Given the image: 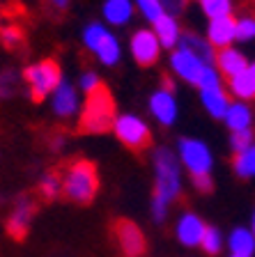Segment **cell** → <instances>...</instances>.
Segmentation results:
<instances>
[{
	"instance_id": "1",
	"label": "cell",
	"mask_w": 255,
	"mask_h": 257,
	"mask_svg": "<svg viewBox=\"0 0 255 257\" xmlns=\"http://www.w3.org/2000/svg\"><path fill=\"white\" fill-rule=\"evenodd\" d=\"M152 166H154V193L149 211L156 223H163L170 204L177 202L182 195V163L173 150L156 147L152 154Z\"/></svg>"
},
{
	"instance_id": "2",
	"label": "cell",
	"mask_w": 255,
	"mask_h": 257,
	"mask_svg": "<svg viewBox=\"0 0 255 257\" xmlns=\"http://www.w3.org/2000/svg\"><path fill=\"white\" fill-rule=\"evenodd\" d=\"M117 117L115 99L106 85H101L97 92L85 94L83 106L78 112V131L90 136H101L113 131V122Z\"/></svg>"
},
{
	"instance_id": "3",
	"label": "cell",
	"mask_w": 255,
	"mask_h": 257,
	"mask_svg": "<svg viewBox=\"0 0 255 257\" xmlns=\"http://www.w3.org/2000/svg\"><path fill=\"white\" fill-rule=\"evenodd\" d=\"M99 186V170L90 159H74L62 170V195L74 204H90Z\"/></svg>"
},
{
	"instance_id": "4",
	"label": "cell",
	"mask_w": 255,
	"mask_h": 257,
	"mask_svg": "<svg viewBox=\"0 0 255 257\" xmlns=\"http://www.w3.org/2000/svg\"><path fill=\"white\" fill-rule=\"evenodd\" d=\"M80 42H83L85 51L95 53V58L104 67H115L122 60V44L106 28V23H101V21L88 23L83 28V32H80Z\"/></svg>"
},
{
	"instance_id": "5",
	"label": "cell",
	"mask_w": 255,
	"mask_h": 257,
	"mask_svg": "<svg viewBox=\"0 0 255 257\" xmlns=\"http://www.w3.org/2000/svg\"><path fill=\"white\" fill-rule=\"evenodd\" d=\"M23 80H26L32 101H44L62 83V69L53 58H44L28 64L23 69Z\"/></svg>"
},
{
	"instance_id": "6",
	"label": "cell",
	"mask_w": 255,
	"mask_h": 257,
	"mask_svg": "<svg viewBox=\"0 0 255 257\" xmlns=\"http://www.w3.org/2000/svg\"><path fill=\"white\" fill-rule=\"evenodd\" d=\"M113 134L131 152H143L152 145V131L147 122L133 112H120L113 122Z\"/></svg>"
},
{
	"instance_id": "7",
	"label": "cell",
	"mask_w": 255,
	"mask_h": 257,
	"mask_svg": "<svg viewBox=\"0 0 255 257\" xmlns=\"http://www.w3.org/2000/svg\"><path fill=\"white\" fill-rule=\"evenodd\" d=\"M177 159L186 168V172L191 177L209 175L214 166V156L209 147L198 138H180L177 143Z\"/></svg>"
},
{
	"instance_id": "8",
	"label": "cell",
	"mask_w": 255,
	"mask_h": 257,
	"mask_svg": "<svg viewBox=\"0 0 255 257\" xmlns=\"http://www.w3.org/2000/svg\"><path fill=\"white\" fill-rule=\"evenodd\" d=\"M161 46L159 37L152 28H138V30L131 32V39H129V53H131L133 62L140 64V67H152V64L159 62L161 58Z\"/></svg>"
},
{
	"instance_id": "9",
	"label": "cell",
	"mask_w": 255,
	"mask_h": 257,
	"mask_svg": "<svg viewBox=\"0 0 255 257\" xmlns=\"http://www.w3.org/2000/svg\"><path fill=\"white\" fill-rule=\"evenodd\" d=\"M113 236L124 257H140L147 250V241L138 225L129 218H117L113 225Z\"/></svg>"
},
{
	"instance_id": "10",
	"label": "cell",
	"mask_w": 255,
	"mask_h": 257,
	"mask_svg": "<svg viewBox=\"0 0 255 257\" xmlns=\"http://www.w3.org/2000/svg\"><path fill=\"white\" fill-rule=\"evenodd\" d=\"M205 67L207 62H202L198 55H193L191 51H184V48H175L170 51V69L177 78H182L189 85H200V78L205 74Z\"/></svg>"
},
{
	"instance_id": "11",
	"label": "cell",
	"mask_w": 255,
	"mask_h": 257,
	"mask_svg": "<svg viewBox=\"0 0 255 257\" xmlns=\"http://www.w3.org/2000/svg\"><path fill=\"white\" fill-rule=\"evenodd\" d=\"M48 99H51V110H53V115L60 117V119L76 117V115L80 112V106H83L80 94H78V87L71 85L69 80H64V78Z\"/></svg>"
},
{
	"instance_id": "12",
	"label": "cell",
	"mask_w": 255,
	"mask_h": 257,
	"mask_svg": "<svg viewBox=\"0 0 255 257\" xmlns=\"http://www.w3.org/2000/svg\"><path fill=\"white\" fill-rule=\"evenodd\" d=\"M35 202H32L30 195H21L16 200V204L12 207L10 216H7V232H10L12 239L16 241H23L30 232V225H32V218H35Z\"/></svg>"
},
{
	"instance_id": "13",
	"label": "cell",
	"mask_w": 255,
	"mask_h": 257,
	"mask_svg": "<svg viewBox=\"0 0 255 257\" xmlns=\"http://www.w3.org/2000/svg\"><path fill=\"white\" fill-rule=\"evenodd\" d=\"M149 115L161 124V126H173L177 122V112H180V106H177V99L173 94V90H165V87H159L149 94Z\"/></svg>"
},
{
	"instance_id": "14",
	"label": "cell",
	"mask_w": 255,
	"mask_h": 257,
	"mask_svg": "<svg viewBox=\"0 0 255 257\" xmlns=\"http://www.w3.org/2000/svg\"><path fill=\"white\" fill-rule=\"evenodd\" d=\"M205 232H207L205 220H202L198 214H193V211H184V214L180 216V220H177V227H175L177 241H180L182 246H186V248L200 246Z\"/></svg>"
},
{
	"instance_id": "15",
	"label": "cell",
	"mask_w": 255,
	"mask_h": 257,
	"mask_svg": "<svg viewBox=\"0 0 255 257\" xmlns=\"http://www.w3.org/2000/svg\"><path fill=\"white\" fill-rule=\"evenodd\" d=\"M207 42L216 51L232 46V42H237V19H232V16L212 19L207 26Z\"/></svg>"
},
{
	"instance_id": "16",
	"label": "cell",
	"mask_w": 255,
	"mask_h": 257,
	"mask_svg": "<svg viewBox=\"0 0 255 257\" xmlns=\"http://www.w3.org/2000/svg\"><path fill=\"white\" fill-rule=\"evenodd\" d=\"M136 3L133 0H104L101 5V19L113 28H122L133 19Z\"/></svg>"
},
{
	"instance_id": "17",
	"label": "cell",
	"mask_w": 255,
	"mask_h": 257,
	"mask_svg": "<svg viewBox=\"0 0 255 257\" xmlns=\"http://www.w3.org/2000/svg\"><path fill=\"white\" fill-rule=\"evenodd\" d=\"M216 69L221 71V76L232 78V76H237V74L248 69V62H246L241 51H237L234 46H228V48L216 51Z\"/></svg>"
},
{
	"instance_id": "18",
	"label": "cell",
	"mask_w": 255,
	"mask_h": 257,
	"mask_svg": "<svg viewBox=\"0 0 255 257\" xmlns=\"http://www.w3.org/2000/svg\"><path fill=\"white\" fill-rule=\"evenodd\" d=\"M152 30L156 32L161 46L168 48V51H175L180 46V39H182V28H180V21L177 16H170V14H163L159 21L152 26Z\"/></svg>"
},
{
	"instance_id": "19",
	"label": "cell",
	"mask_w": 255,
	"mask_h": 257,
	"mask_svg": "<svg viewBox=\"0 0 255 257\" xmlns=\"http://www.w3.org/2000/svg\"><path fill=\"white\" fill-rule=\"evenodd\" d=\"M177 48L191 51V53L198 55L202 62L216 64V48L207 42V37H198L196 32H182V39H180V46Z\"/></svg>"
},
{
	"instance_id": "20",
	"label": "cell",
	"mask_w": 255,
	"mask_h": 257,
	"mask_svg": "<svg viewBox=\"0 0 255 257\" xmlns=\"http://www.w3.org/2000/svg\"><path fill=\"white\" fill-rule=\"evenodd\" d=\"M200 101H202V106H205V110L216 119H223L230 108V96H228V92L223 90V85L200 90Z\"/></svg>"
},
{
	"instance_id": "21",
	"label": "cell",
	"mask_w": 255,
	"mask_h": 257,
	"mask_svg": "<svg viewBox=\"0 0 255 257\" xmlns=\"http://www.w3.org/2000/svg\"><path fill=\"white\" fill-rule=\"evenodd\" d=\"M223 122L228 124L230 131H246V128H250V122H253V115H250V108L246 106L244 101H234L230 103L228 112H225Z\"/></svg>"
},
{
	"instance_id": "22",
	"label": "cell",
	"mask_w": 255,
	"mask_h": 257,
	"mask_svg": "<svg viewBox=\"0 0 255 257\" xmlns=\"http://www.w3.org/2000/svg\"><path fill=\"white\" fill-rule=\"evenodd\" d=\"M228 92L237 96V101H248V99H255V83L250 71H241V74L228 78Z\"/></svg>"
},
{
	"instance_id": "23",
	"label": "cell",
	"mask_w": 255,
	"mask_h": 257,
	"mask_svg": "<svg viewBox=\"0 0 255 257\" xmlns=\"http://www.w3.org/2000/svg\"><path fill=\"white\" fill-rule=\"evenodd\" d=\"M228 246H230L232 255H248L250 257L255 252V234L244 230V227H237V230H232V234H230Z\"/></svg>"
},
{
	"instance_id": "24",
	"label": "cell",
	"mask_w": 255,
	"mask_h": 257,
	"mask_svg": "<svg viewBox=\"0 0 255 257\" xmlns=\"http://www.w3.org/2000/svg\"><path fill=\"white\" fill-rule=\"evenodd\" d=\"M37 191L44 200H55L58 195H62V172L48 170L39 177Z\"/></svg>"
},
{
	"instance_id": "25",
	"label": "cell",
	"mask_w": 255,
	"mask_h": 257,
	"mask_svg": "<svg viewBox=\"0 0 255 257\" xmlns=\"http://www.w3.org/2000/svg\"><path fill=\"white\" fill-rule=\"evenodd\" d=\"M232 170L237 172L239 177H244V179H250V177H255V143L250 145L248 150L239 152V154H234Z\"/></svg>"
},
{
	"instance_id": "26",
	"label": "cell",
	"mask_w": 255,
	"mask_h": 257,
	"mask_svg": "<svg viewBox=\"0 0 255 257\" xmlns=\"http://www.w3.org/2000/svg\"><path fill=\"white\" fill-rule=\"evenodd\" d=\"M202 14L212 19H223V16H232V0H200Z\"/></svg>"
},
{
	"instance_id": "27",
	"label": "cell",
	"mask_w": 255,
	"mask_h": 257,
	"mask_svg": "<svg viewBox=\"0 0 255 257\" xmlns=\"http://www.w3.org/2000/svg\"><path fill=\"white\" fill-rule=\"evenodd\" d=\"M133 3H136V10L143 14L145 21H149L152 26H154L161 16L165 14L163 5H161V0H133Z\"/></svg>"
},
{
	"instance_id": "28",
	"label": "cell",
	"mask_w": 255,
	"mask_h": 257,
	"mask_svg": "<svg viewBox=\"0 0 255 257\" xmlns=\"http://www.w3.org/2000/svg\"><path fill=\"white\" fill-rule=\"evenodd\" d=\"M200 248L207 252V255H218L221 248H223V234H221L216 227H207V232L202 236Z\"/></svg>"
},
{
	"instance_id": "29",
	"label": "cell",
	"mask_w": 255,
	"mask_h": 257,
	"mask_svg": "<svg viewBox=\"0 0 255 257\" xmlns=\"http://www.w3.org/2000/svg\"><path fill=\"white\" fill-rule=\"evenodd\" d=\"M101 85H104V83H101V78L92 69H85L83 74L78 76V83H76L78 92H83V94H92V92H97Z\"/></svg>"
},
{
	"instance_id": "30",
	"label": "cell",
	"mask_w": 255,
	"mask_h": 257,
	"mask_svg": "<svg viewBox=\"0 0 255 257\" xmlns=\"http://www.w3.org/2000/svg\"><path fill=\"white\" fill-rule=\"evenodd\" d=\"M221 85H223V76H221V71L216 69V64H207L198 87H200V90H209V87H221Z\"/></svg>"
},
{
	"instance_id": "31",
	"label": "cell",
	"mask_w": 255,
	"mask_h": 257,
	"mask_svg": "<svg viewBox=\"0 0 255 257\" xmlns=\"http://www.w3.org/2000/svg\"><path fill=\"white\" fill-rule=\"evenodd\" d=\"M250 145H253V131L246 128V131H234L230 134V147H232L234 154H239V152L248 150Z\"/></svg>"
},
{
	"instance_id": "32",
	"label": "cell",
	"mask_w": 255,
	"mask_h": 257,
	"mask_svg": "<svg viewBox=\"0 0 255 257\" xmlns=\"http://www.w3.org/2000/svg\"><path fill=\"white\" fill-rule=\"evenodd\" d=\"M23 39V32L19 26H3L0 28V42L7 48H16Z\"/></svg>"
},
{
	"instance_id": "33",
	"label": "cell",
	"mask_w": 255,
	"mask_h": 257,
	"mask_svg": "<svg viewBox=\"0 0 255 257\" xmlns=\"http://www.w3.org/2000/svg\"><path fill=\"white\" fill-rule=\"evenodd\" d=\"M237 39L239 42L255 39V16H241L237 21Z\"/></svg>"
},
{
	"instance_id": "34",
	"label": "cell",
	"mask_w": 255,
	"mask_h": 257,
	"mask_svg": "<svg viewBox=\"0 0 255 257\" xmlns=\"http://www.w3.org/2000/svg\"><path fill=\"white\" fill-rule=\"evenodd\" d=\"M16 92V76L12 71H3L0 74V99H10Z\"/></svg>"
},
{
	"instance_id": "35",
	"label": "cell",
	"mask_w": 255,
	"mask_h": 257,
	"mask_svg": "<svg viewBox=\"0 0 255 257\" xmlns=\"http://www.w3.org/2000/svg\"><path fill=\"white\" fill-rule=\"evenodd\" d=\"M163 5V12L170 16H180L182 12L186 10V0H161Z\"/></svg>"
},
{
	"instance_id": "36",
	"label": "cell",
	"mask_w": 255,
	"mask_h": 257,
	"mask_svg": "<svg viewBox=\"0 0 255 257\" xmlns=\"http://www.w3.org/2000/svg\"><path fill=\"white\" fill-rule=\"evenodd\" d=\"M193 186H196L198 193H212L214 184H212V177L209 175H202V177H191Z\"/></svg>"
},
{
	"instance_id": "37",
	"label": "cell",
	"mask_w": 255,
	"mask_h": 257,
	"mask_svg": "<svg viewBox=\"0 0 255 257\" xmlns=\"http://www.w3.org/2000/svg\"><path fill=\"white\" fill-rule=\"evenodd\" d=\"M46 3H48V5H51V7H53L55 12H64V10H67V7H69V3H71V0H46Z\"/></svg>"
},
{
	"instance_id": "38",
	"label": "cell",
	"mask_w": 255,
	"mask_h": 257,
	"mask_svg": "<svg viewBox=\"0 0 255 257\" xmlns=\"http://www.w3.org/2000/svg\"><path fill=\"white\" fill-rule=\"evenodd\" d=\"M248 71H250V76H253V83H255V64H248Z\"/></svg>"
},
{
	"instance_id": "39",
	"label": "cell",
	"mask_w": 255,
	"mask_h": 257,
	"mask_svg": "<svg viewBox=\"0 0 255 257\" xmlns=\"http://www.w3.org/2000/svg\"><path fill=\"white\" fill-rule=\"evenodd\" d=\"M253 234H255V214H253Z\"/></svg>"
},
{
	"instance_id": "40",
	"label": "cell",
	"mask_w": 255,
	"mask_h": 257,
	"mask_svg": "<svg viewBox=\"0 0 255 257\" xmlns=\"http://www.w3.org/2000/svg\"><path fill=\"white\" fill-rule=\"evenodd\" d=\"M230 257H248V255H230Z\"/></svg>"
},
{
	"instance_id": "41",
	"label": "cell",
	"mask_w": 255,
	"mask_h": 257,
	"mask_svg": "<svg viewBox=\"0 0 255 257\" xmlns=\"http://www.w3.org/2000/svg\"><path fill=\"white\" fill-rule=\"evenodd\" d=\"M198 3H200V0H198Z\"/></svg>"
}]
</instances>
